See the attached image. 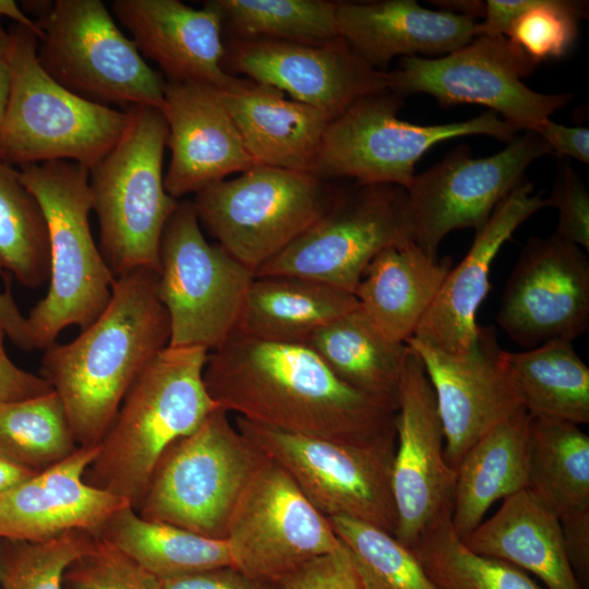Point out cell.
<instances>
[{
	"instance_id": "cell-1",
	"label": "cell",
	"mask_w": 589,
	"mask_h": 589,
	"mask_svg": "<svg viewBox=\"0 0 589 589\" xmlns=\"http://www.w3.org/2000/svg\"><path fill=\"white\" fill-rule=\"evenodd\" d=\"M204 383L218 408L273 429L344 443L395 432V410L345 384L304 344L233 333L208 354Z\"/></svg>"
},
{
	"instance_id": "cell-2",
	"label": "cell",
	"mask_w": 589,
	"mask_h": 589,
	"mask_svg": "<svg viewBox=\"0 0 589 589\" xmlns=\"http://www.w3.org/2000/svg\"><path fill=\"white\" fill-rule=\"evenodd\" d=\"M157 286L148 267L116 277L100 316L73 340L44 349L41 376L61 399L77 446L98 445L134 378L169 344Z\"/></svg>"
},
{
	"instance_id": "cell-3",
	"label": "cell",
	"mask_w": 589,
	"mask_h": 589,
	"mask_svg": "<svg viewBox=\"0 0 589 589\" xmlns=\"http://www.w3.org/2000/svg\"><path fill=\"white\" fill-rule=\"evenodd\" d=\"M208 354L202 347L167 346L146 364L97 445L87 484L136 508L164 452L218 408L204 383Z\"/></svg>"
},
{
	"instance_id": "cell-4",
	"label": "cell",
	"mask_w": 589,
	"mask_h": 589,
	"mask_svg": "<svg viewBox=\"0 0 589 589\" xmlns=\"http://www.w3.org/2000/svg\"><path fill=\"white\" fill-rule=\"evenodd\" d=\"M19 171L44 212L49 233V287L26 316L34 349L44 350L64 328L85 329L100 316L116 277L91 230L89 169L71 160H52L25 165Z\"/></svg>"
},
{
	"instance_id": "cell-5",
	"label": "cell",
	"mask_w": 589,
	"mask_h": 589,
	"mask_svg": "<svg viewBox=\"0 0 589 589\" xmlns=\"http://www.w3.org/2000/svg\"><path fill=\"white\" fill-rule=\"evenodd\" d=\"M38 38L13 25L4 59L10 94L0 125V161L25 166L71 160L94 168L116 145L127 111L93 103L57 83L37 59Z\"/></svg>"
},
{
	"instance_id": "cell-6",
	"label": "cell",
	"mask_w": 589,
	"mask_h": 589,
	"mask_svg": "<svg viewBox=\"0 0 589 589\" xmlns=\"http://www.w3.org/2000/svg\"><path fill=\"white\" fill-rule=\"evenodd\" d=\"M124 110L120 139L89 170L99 249L115 277L141 267L158 271L160 238L180 202L164 184L168 127L163 112L151 106Z\"/></svg>"
},
{
	"instance_id": "cell-7",
	"label": "cell",
	"mask_w": 589,
	"mask_h": 589,
	"mask_svg": "<svg viewBox=\"0 0 589 589\" xmlns=\"http://www.w3.org/2000/svg\"><path fill=\"white\" fill-rule=\"evenodd\" d=\"M265 458L216 408L164 452L135 510L149 521L225 539L231 513Z\"/></svg>"
},
{
	"instance_id": "cell-8",
	"label": "cell",
	"mask_w": 589,
	"mask_h": 589,
	"mask_svg": "<svg viewBox=\"0 0 589 589\" xmlns=\"http://www.w3.org/2000/svg\"><path fill=\"white\" fill-rule=\"evenodd\" d=\"M402 98L389 88L365 96L332 120L311 173L329 181L407 188L416 164L434 145L450 139L485 135L509 143L518 130L493 111L438 124L400 120Z\"/></svg>"
},
{
	"instance_id": "cell-9",
	"label": "cell",
	"mask_w": 589,
	"mask_h": 589,
	"mask_svg": "<svg viewBox=\"0 0 589 589\" xmlns=\"http://www.w3.org/2000/svg\"><path fill=\"white\" fill-rule=\"evenodd\" d=\"M339 190L310 172L256 165L192 201L200 224L255 273L332 205Z\"/></svg>"
},
{
	"instance_id": "cell-10",
	"label": "cell",
	"mask_w": 589,
	"mask_h": 589,
	"mask_svg": "<svg viewBox=\"0 0 589 589\" xmlns=\"http://www.w3.org/2000/svg\"><path fill=\"white\" fill-rule=\"evenodd\" d=\"M37 59L60 85L93 103L161 108L166 80L100 0H57L35 21Z\"/></svg>"
},
{
	"instance_id": "cell-11",
	"label": "cell",
	"mask_w": 589,
	"mask_h": 589,
	"mask_svg": "<svg viewBox=\"0 0 589 589\" xmlns=\"http://www.w3.org/2000/svg\"><path fill=\"white\" fill-rule=\"evenodd\" d=\"M235 425L279 465L324 516H345L394 536L396 432L364 443L290 433L235 417Z\"/></svg>"
},
{
	"instance_id": "cell-12",
	"label": "cell",
	"mask_w": 589,
	"mask_h": 589,
	"mask_svg": "<svg viewBox=\"0 0 589 589\" xmlns=\"http://www.w3.org/2000/svg\"><path fill=\"white\" fill-rule=\"evenodd\" d=\"M158 297L172 347L219 348L235 332L254 272L208 242L192 201H180L163 231Z\"/></svg>"
},
{
	"instance_id": "cell-13",
	"label": "cell",
	"mask_w": 589,
	"mask_h": 589,
	"mask_svg": "<svg viewBox=\"0 0 589 589\" xmlns=\"http://www.w3.org/2000/svg\"><path fill=\"white\" fill-rule=\"evenodd\" d=\"M411 242L416 231L406 189L356 183L339 190L328 209L254 276L299 277L353 294L381 251Z\"/></svg>"
},
{
	"instance_id": "cell-14",
	"label": "cell",
	"mask_w": 589,
	"mask_h": 589,
	"mask_svg": "<svg viewBox=\"0 0 589 589\" xmlns=\"http://www.w3.org/2000/svg\"><path fill=\"white\" fill-rule=\"evenodd\" d=\"M538 63L505 36H476L440 57H404L387 72L388 88L401 97L428 94L443 106L477 104L518 131L537 132L572 99L570 93L545 94L524 83Z\"/></svg>"
},
{
	"instance_id": "cell-15",
	"label": "cell",
	"mask_w": 589,
	"mask_h": 589,
	"mask_svg": "<svg viewBox=\"0 0 589 589\" xmlns=\"http://www.w3.org/2000/svg\"><path fill=\"white\" fill-rule=\"evenodd\" d=\"M225 540L232 566L273 585L341 546L328 518L267 457L241 493Z\"/></svg>"
},
{
	"instance_id": "cell-16",
	"label": "cell",
	"mask_w": 589,
	"mask_h": 589,
	"mask_svg": "<svg viewBox=\"0 0 589 589\" xmlns=\"http://www.w3.org/2000/svg\"><path fill=\"white\" fill-rule=\"evenodd\" d=\"M502 151L474 158L460 145L425 171L414 175L406 188L416 244L437 257L443 239L456 229L479 230L494 209L520 184L527 168L549 155L542 137L524 131Z\"/></svg>"
},
{
	"instance_id": "cell-17",
	"label": "cell",
	"mask_w": 589,
	"mask_h": 589,
	"mask_svg": "<svg viewBox=\"0 0 589 589\" xmlns=\"http://www.w3.org/2000/svg\"><path fill=\"white\" fill-rule=\"evenodd\" d=\"M392 488L405 546L450 517L456 471L446 462L444 433L433 387L419 356L407 346L395 414Z\"/></svg>"
},
{
	"instance_id": "cell-18",
	"label": "cell",
	"mask_w": 589,
	"mask_h": 589,
	"mask_svg": "<svg viewBox=\"0 0 589 589\" xmlns=\"http://www.w3.org/2000/svg\"><path fill=\"white\" fill-rule=\"evenodd\" d=\"M496 321L526 349L584 335L589 328V261L584 250L554 233L529 238L506 280Z\"/></svg>"
},
{
	"instance_id": "cell-19",
	"label": "cell",
	"mask_w": 589,
	"mask_h": 589,
	"mask_svg": "<svg viewBox=\"0 0 589 589\" xmlns=\"http://www.w3.org/2000/svg\"><path fill=\"white\" fill-rule=\"evenodd\" d=\"M225 71L271 85L332 120L361 98L388 88L387 72L369 65L340 37L323 44L229 38Z\"/></svg>"
},
{
	"instance_id": "cell-20",
	"label": "cell",
	"mask_w": 589,
	"mask_h": 589,
	"mask_svg": "<svg viewBox=\"0 0 589 589\" xmlns=\"http://www.w3.org/2000/svg\"><path fill=\"white\" fill-rule=\"evenodd\" d=\"M406 345L421 359L433 387L444 433V455L456 471L462 457L485 433L519 408L492 327L479 326L477 341L465 357H452L410 337Z\"/></svg>"
},
{
	"instance_id": "cell-21",
	"label": "cell",
	"mask_w": 589,
	"mask_h": 589,
	"mask_svg": "<svg viewBox=\"0 0 589 589\" xmlns=\"http://www.w3.org/2000/svg\"><path fill=\"white\" fill-rule=\"evenodd\" d=\"M160 111L171 153L164 184L173 199L196 194L256 166L218 88L197 82H167Z\"/></svg>"
},
{
	"instance_id": "cell-22",
	"label": "cell",
	"mask_w": 589,
	"mask_h": 589,
	"mask_svg": "<svg viewBox=\"0 0 589 589\" xmlns=\"http://www.w3.org/2000/svg\"><path fill=\"white\" fill-rule=\"evenodd\" d=\"M546 206L531 182L518 184L476 231L470 249L448 272L412 338L452 357L467 356L477 341V312L489 292L495 256L521 224Z\"/></svg>"
},
{
	"instance_id": "cell-23",
	"label": "cell",
	"mask_w": 589,
	"mask_h": 589,
	"mask_svg": "<svg viewBox=\"0 0 589 589\" xmlns=\"http://www.w3.org/2000/svg\"><path fill=\"white\" fill-rule=\"evenodd\" d=\"M111 10L142 55L167 82L218 89L235 77L224 67V14L217 0L193 9L179 0H115Z\"/></svg>"
},
{
	"instance_id": "cell-24",
	"label": "cell",
	"mask_w": 589,
	"mask_h": 589,
	"mask_svg": "<svg viewBox=\"0 0 589 589\" xmlns=\"http://www.w3.org/2000/svg\"><path fill=\"white\" fill-rule=\"evenodd\" d=\"M97 452V445L79 446L62 461L0 494V539L40 542L72 530L96 536L129 503L84 481Z\"/></svg>"
},
{
	"instance_id": "cell-25",
	"label": "cell",
	"mask_w": 589,
	"mask_h": 589,
	"mask_svg": "<svg viewBox=\"0 0 589 589\" xmlns=\"http://www.w3.org/2000/svg\"><path fill=\"white\" fill-rule=\"evenodd\" d=\"M336 21L338 35L380 71L395 57L444 56L477 36L476 20L414 0L337 2Z\"/></svg>"
},
{
	"instance_id": "cell-26",
	"label": "cell",
	"mask_w": 589,
	"mask_h": 589,
	"mask_svg": "<svg viewBox=\"0 0 589 589\" xmlns=\"http://www.w3.org/2000/svg\"><path fill=\"white\" fill-rule=\"evenodd\" d=\"M219 93L255 165L311 173L332 121L327 113L236 75Z\"/></svg>"
},
{
	"instance_id": "cell-27",
	"label": "cell",
	"mask_w": 589,
	"mask_h": 589,
	"mask_svg": "<svg viewBox=\"0 0 589 589\" xmlns=\"http://www.w3.org/2000/svg\"><path fill=\"white\" fill-rule=\"evenodd\" d=\"M452 267L449 257H431L414 242L393 245L371 261L353 296L383 338L406 344Z\"/></svg>"
},
{
	"instance_id": "cell-28",
	"label": "cell",
	"mask_w": 589,
	"mask_h": 589,
	"mask_svg": "<svg viewBox=\"0 0 589 589\" xmlns=\"http://www.w3.org/2000/svg\"><path fill=\"white\" fill-rule=\"evenodd\" d=\"M472 552L537 576L548 589H582L568 562L560 518L526 489L461 539Z\"/></svg>"
},
{
	"instance_id": "cell-29",
	"label": "cell",
	"mask_w": 589,
	"mask_h": 589,
	"mask_svg": "<svg viewBox=\"0 0 589 589\" xmlns=\"http://www.w3.org/2000/svg\"><path fill=\"white\" fill-rule=\"evenodd\" d=\"M531 417L519 408L485 433L456 469L450 521L462 539L488 509L527 488Z\"/></svg>"
},
{
	"instance_id": "cell-30",
	"label": "cell",
	"mask_w": 589,
	"mask_h": 589,
	"mask_svg": "<svg viewBox=\"0 0 589 589\" xmlns=\"http://www.w3.org/2000/svg\"><path fill=\"white\" fill-rule=\"evenodd\" d=\"M358 308L352 293L290 276L254 277L237 334L255 339L303 344L312 334Z\"/></svg>"
},
{
	"instance_id": "cell-31",
	"label": "cell",
	"mask_w": 589,
	"mask_h": 589,
	"mask_svg": "<svg viewBox=\"0 0 589 589\" xmlns=\"http://www.w3.org/2000/svg\"><path fill=\"white\" fill-rule=\"evenodd\" d=\"M303 344L345 384L397 411L407 345L383 338L359 305Z\"/></svg>"
},
{
	"instance_id": "cell-32",
	"label": "cell",
	"mask_w": 589,
	"mask_h": 589,
	"mask_svg": "<svg viewBox=\"0 0 589 589\" xmlns=\"http://www.w3.org/2000/svg\"><path fill=\"white\" fill-rule=\"evenodd\" d=\"M95 537L110 542L160 580L232 565L225 539L146 520L129 503Z\"/></svg>"
},
{
	"instance_id": "cell-33",
	"label": "cell",
	"mask_w": 589,
	"mask_h": 589,
	"mask_svg": "<svg viewBox=\"0 0 589 589\" xmlns=\"http://www.w3.org/2000/svg\"><path fill=\"white\" fill-rule=\"evenodd\" d=\"M504 360L521 405L531 418L589 422V369L573 341L552 340Z\"/></svg>"
},
{
	"instance_id": "cell-34",
	"label": "cell",
	"mask_w": 589,
	"mask_h": 589,
	"mask_svg": "<svg viewBox=\"0 0 589 589\" xmlns=\"http://www.w3.org/2000/svg\"><path fill=\"white\" fill-rule=\"evenodd\" d=\"M526 490L558 518L589 508V436L578 424L531 418Z\"/></svg>"
},
{
	"instance_id": "cell-35",
	"label": "cell",
	"mask_w": 589,
	"mask_h": 589,
	"mask_svg": "<svg viewBox=\"0 0 589 589\" xmlns=\"http://www.w3.org/2000/svg\"><path fill=\"white\" fill-rule=\"evenodd\" d=\"M12 274L36 289L49 281L50 245L44 212L21 180L0 161V278Z\"/></svg>"
},
{
	"instance_id": "cell-36",
	"label": "cell",
	"mask_w": 589,
	"mask_h": 589,
	"mask_svg": "<svg viewBox=\"0 0 589 589\" xmlns=\"http://www.w3.org/2000/svg\"><path fill=\"white\" fill-rule=\"evenodd\" d=\"M230 38L323 44L338 37L328 0H217Z\"/></svg>"
},
{
	"instance_id": "cell-37",
	"label": "cell",
	"mask_w": 589,
	"mask_h": 589,
	"mask_svg": "<svg viewBox=\"0 0 589 589\" xmlns=\"http://www.w3.org/2000/svg\"><path fill=\"white\" fill-rule=\"evenodd\" d=\"M56 392L0 402V450L22 466L45 470L77 448Z\"/></svg>"
},
{
	"instance_id": "cell-38",
	"label": "cell",
	"mask_w": 589,
	"mask_h": 589,
	"mask_svg": "<svg viewBox=\"0 0 589 589\" xmlns=\"http://www.w3.org/2000/svg\"><path fill=\"white\" fill-rule=\"evenodd\" d=\"M410 550L441 589H543L522 569L469 550L450 517L429 529Z\"/></svg>"
},
{
	"instance_id": "cell-39",
	"label": "cell",
	"mask_w": 589,
	"mask_h": 589,
	"mask_svg": "<svg viewBox=\"0 0 589 589\" xmlns=\"http://www.w3.org/2000/svg\"><path fill=\"white\" fill-rule=\"evenodd\" d=\"M328 521L349 551L363 589H441L393 534L345 516Z\"/></svg>"
},
{
	"instance_id": "cell-40",
	"label": "cell",
	"mask_w": 589,
	"mask_h": 589,
	"mask_svg": "<svg viewBox=\"0 0 589 589\" xmlns=\"http://www.w3.org/2000/svg\"><path fill=\"white\" fill-rule=\"evenodd\" d=\"M95 538L72 530L40 542L0 539L1 589H63L67 569Z\"/></svg>"
},
{
	"instance_id": "cell-41",
	"label": "cell",
	"mask_w": 589,
	"mask_h": 589,
	"mask_svg": "<svg viewBox=\"0 0 589 589\" xmlns=\"http://www.w3.org/2000/svg\"><path fill=\"white\" fill-rule=\"evenodd\" d=\"M587 8L584 1L533 0L513 22L506 37L538 64L561 58L574 45Z\"/></svg>"
},
{
	"instance_id": "cell-42",
	"label": "cell",
	"mask_w": 589,
	"mask_h": 589,
	"mask_svg": "<svg viewBox=\"0 0 589 589\" xmlns=\"http://www.w3.org/2000/svg\"><path fill=\"white\" fill-rule=\"evenodd\" d=\"M64 584L77 589H163L160 579L97 537L92 548L69 566Z\"/></svg>"
},
{
	"instance_id": "cell-43",
	"label": "cell",
	"mask_w": 589,
	"mask_h": 589,
	"mask_svg": "<svg viewBox=\"0 0 589 589\" xmlns=\"http://www.w3.org/2000/svg\"><path fill=\"white\" fill-rule=\"evenodd\" d=\"M548 206L558 213L554 235L582 250H589V194L574 167L561 159Z\"/></svg>"
},
{
	"instance_id": "cell-44",
	"label": "cell",
	"mask_w": 589,
	"mask_h": 589,
	"mask_svg": "<svg viewBox=\"0 0 589 589\" xmlns=\"http://www.w3.org/2000/svg\"><path fill=\"white\" fill-rule=\"evenodd\" d=\"M278 589H363L347 548L317 556L278 584Z\"/></svg>"
},
{
	"instance_id": "cell-45",
	"label": "cell",
	"mask_w": 589,
	"mask_h": 589,
	"mask_svg": "<svg viewBox=\"0 0 589 589\" xmlns=\"http://www.w3.org/2000/svg\"><path fill=\"white\" fill-rule=\"evenodd\" d=\"M163 589H278L259 581L232 565L160 580Z\"/></svg>"
},
{
	"instance_id": "cell-46",
	"label": "cell",
	"mask_w": 589,
	"mask_h": 589,
	"mask_svg": "<svg viewBox=\"0 0 589 589\" xmlns=\"http://www.w3.org/2000/svg\"><path fill=\"white\" fill-rule=\"evenodd\" d=\"M565 552L582 589H589V508L560 517Z\"/></svg>"
},
{
	"instance_id": "cell-47",
	"label": "cell",
	"mask_w": 589,
	"mask_h": 589,
	"mask_svg": "<svg viewBox=\"0 0 589 589\" xmlns=\"http://www.w3.org/2000/svg\"><path fill=\"white\" fill-rule=\"evenodd\" d=\"M550 149L560 159L574 158L589 164V129L567 127L548 119L537 131Z\"/></svg>"
},
{
	"instance_id": "cell-48",
	"label": "cell",
	"mask_w": 589,
	"mask_h": 589,
	"mask_svg": "<svg viewBox=\"0 0 589 589\" xmlns=\"http://www.w3.org/2000/svg\"><path fill=\"white\" fill-rule=\"evenodd\" d=\"M52 390L43 376L20 369L9 358L0 360V402L34 398Z\"/></svg>"
},
{
	"instance_id": "cell-49",
	"label": "cell",
	"mask_w": 589,
	"mask_h": 589,
	"mask_svg": "<svg viewBox=\"0 0 589 589\" xmlns=\"http://www.w3.org/2000/svg\"><path fill=\"white\" fill-rule=\"evenodd\" d=\"M533 0H488L482 22H477V36H505L513 22Z\"/></svg>"
},
{
	"instance_id": "cell-50",
	"label": "cell",
	"mask_w": 589,
	"mask_h": 589,
	"mask_svg": "<svg viewBox=\"0 0 589 589\" xmlns=\"http://www.w3.org/2000/svg\"><path fill=\"white\" fill-rule=\"evenodd\" d=\"M0 324L5 336L17 348L25 351L34 350L26 316L17 308L8 283L5 290L0 292Z\"/></svg>"
},
{
	"instance_id": "cell-51",
	"label": "cell",
	"mask_w": 589,
	"mask_h": 589,
	"mask_svg": "<svg viewBox=\"0 0 589 589\" xmlns=\"http://www.w3.org/2000/svg\"><path fill=\"white\" fill-rule=\"evenodd\" d=\"M33 471L0 450V494L34 476Z\"/></svg>"
},
{
	"instance_id": "cell-52",
	"label": "cell",
	"mask_w": 589,
	"mask_h": 589,
	"mask_svg": "<svg viewBox=\"0 0 589 589\" xmlns=\"http://www.w3.org/2000/svg\"><path fill=\"white\" fill-rule=\"evenodd\" d=\"M435 3L440 10L447 11L454 14L464 15L476 20L478 16H484L485 3L483 1L473 0H446L431 1Z\"/></svg>"
},
{
	"instance_id": "cell-53",
	"label": "cell",
	"mask_w": 589,
	"mask_h": 589,
	"mask_svg": "<svg viewBox=\"0 0 589 589\" xmlns=\"http://www.w3.org/2000/svg\"><path fill=\"white\" fill-rule=\"evenodd\" d=\"M1 16L11 19L15 21L17 25L32 31L37 36L38 40L44 36L35 21L13 0H0V17Z\"/></svg>"
},
{
	"instance_id": "cell-54",
	"label": "cell",
	"mask_w": 589,
	"mask_h": 589,
	"mask_svg": "<svg viewBox=\"0 0 589 589\" xmlns=\"http://www.w3.org/2000/svg\"><path fill=\"white\" fill-rule=\"evenodd\" d=\"M10 94V72L4 57L0 58V125L3 121Z\"/></svg>"
},
{
	"instance_id": "cell-55",
	"label": "cell",
	"mask_w": 589,
	"mask_h": 589,
	"mask_svg": "<svg viewBox=\"0 0 589 589\" xmlns=\"http://www.w3.org/2000/svg\"><path fill=\"white\" fill-rule=\"evenodd\" d=\"M8 43V32H5L0 23V58L4 57V51Z\"/></svg>"
},
{
	"instance_id": "cell-56",
	"label": "cell",
	"mask_w": 589,
	"mask_h": 589,
	"mask_svg": "<svg viewBox=\"0 0 589 589\" xmlns=\"http://www.w3.org/2000/svg\"><path fill=\"white\" fill-rule=\"evenodd\" d=\"M4 337H5V333L3 330L2 325L0 324V360H3V359L8 358L7 352L4 350V346H3Z\"/></svg>"
},
{
	"instance_id": "cell-57",
	"label": "cell",
	"mask_w": 589,
	"mask_h": 589,
	"mask_svg": "<svg viewBox=\"0 0 589 589\" xmlns=\"http://www.w3.org/2000/svg\"><path fill=\"white\" fill-rule=\"evenodd\" d=\"M63 589H77V588L64 584Z\"/></svg>"
},
{
	"instance_id": "cell-58",
	"label": "cell",
	"mask_w": 589,
	"mask_h": 589,
	"mask_svg": "<svg viewBox=\"0 0 589 589\" xmlns=\"http://www.w3.org/2000/svg\"><path fill=\"white\" fill-rule=\"evenodd\" d=\"M0 589H1V587H0Z\"/></svg>"
}]
</instances>
